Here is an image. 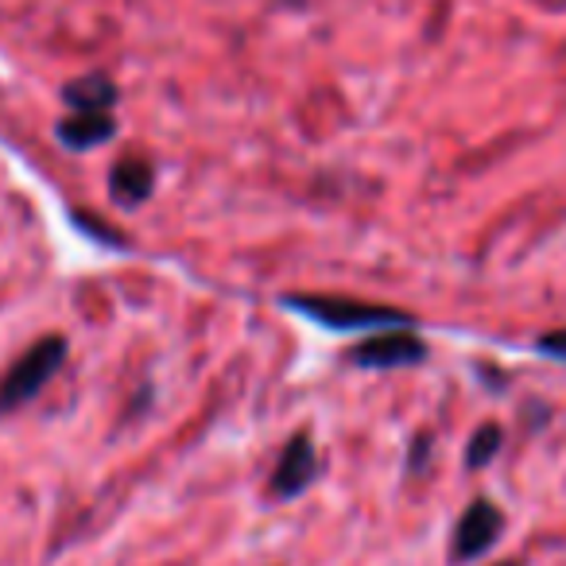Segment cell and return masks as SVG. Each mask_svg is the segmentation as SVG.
Here are the masks:
<instances>
[{
  "label": "cell",
  "instance_id": "9",
  "mask_svg": "<svg viewBox=\"0 0 566 566\" xmlns=\"http://www.w3.org/2000/svg\"><path fill=\"white\" fill-rule=\"evenodd\" d=\"M501 427L496 423H485L481 431H473L470 439V450H465V465L470 470H481V465H489L496 458V450H501Z\"/></svg>",
  "mask_w": 566,
  "mask_h": 566
},
{
  "label": "cell",
  "instance_id": "8",
  "mask_svg": "<svg viewBox=\"0 0 566 566\" xmlns=\"http://www.w3.org/2000/svg\"><path fill=\"white\" fill-rule=\"evenodd\" d=\"M151 182H156V171H151L144 159H120L109 175V190H113V202L120 206H140L148 202L151 195Z\"/></svg>",
  "mask_w": 566,
  "mask_h": 566
},
{
  "label": "cell",
  "instance_id": "5",
  "mask_svg": "<svg viewBox=\"0 0 566 566\" xmlns=\"http://www.w3.org/2000/svg\"><path fill=\"white\" fill-rule=\"evenodd\" d=\"M318 478V454H315V442L307 434L292 439L283 447L280 462L272 470V493L275 496H300L311 481Z\"/></svg>",
  "mask_w": 566,
  "mask_h": 566
},
{
  "label": "cell",
  "instance_id": "1",
  "mask_svg": "<svg viewBox=\"0 0 566 566\" xmlns=\"http://www.w3.org/2000/svg\"><path fill=\"white\" fill-rule=\"evenodd\" d=\"M66 361V338H43L12 365L4 377H0V416H9V411L24 408L28 400L43 392L51 385L59 369Z\"/></svg>",
  "mask_w": 566,
  "mask_h": 566
},
{
  "label": "cell",
  "instance_id": "6",
  "mask_svg": "<svg viewBox=\"0 0 566 566\" xmlns=\"http://www.w3.org/2000/svg\"><path fill=\"white\" fill-rule=\"evenodd\" d=\"M113 117L109 113H74V117L59 120V140L71 151H90L97 144L113 140Z\"/></svg>",
  "mask_w": 566,
  "mask_h": 566
},
{
  "label": "cell",
  "instance_id": "10",
  "mask_svg": "<svg viewBox=\"0 0 566 566\" xmlns=\"http://www.w3.org/2000/svg\"><path fill=\"white\" fill-rule=\"evenodd\" d=\"M539 349H543V354H551V357H558V361H566V331L539 338Z\"/></svg>",
  "mask_w": 566,
  "mask_h": 566
},
{
  "label": "cell",
  "instance_id": "11",
  "mask_svg": "<svg viewBox=\"0 0 566 566\" xmlns=\"http://www.w3.org/2000/svg\"><path fill=\"white\" fill-rule=\"evenodd\" d=\"M512 566H520V563H512Z\"/></svg>",
  "mask_w": 566,
  "mask_h": 566
},
{
  "label": "cell",
  "instance_id": "7",
  "mask_svg": "<svg viewBox=\"0 0 566 566\" xmlns=\"http://www.w3.org/2000/svg\"><path fill=\"white\" fill-rule=\"evenodd\" d=\"M63 102L74 113H109L113 102H117V86L105 74H82V78L63 86Z\"/></svg>",
  "mask_w": 566,
  "mask_h": 566
},
{
  "label": "cell",
  "instance_id": "3",
  "mask_svg": "<svg viewBox=\"0 0 566 566\" xmlns=\"http://www.w3.org/2000/svg\"><path fill=\"white\" fill-rule=\"evenodd\" d=\"M354 365L361 369H403V365H419L427 357V346L408 334V326H396V331H380L373 338H365L361 346H354Z\"/></svg>",
  "mask_w": 566,
  "mask_h": 566
},
{
  "label": "cell",
  "instance_id": "2",
  "mask_svg": "<svg viewBox=\"0 0 566 566\" xmlns=\"http://www.w3.org/2000/svg\"><path fill=\"white\" fill-rule=\"evenodd\" d=\"M287 307L331 326V331H396V326H408L403 311L373 307V303L361 300H338V295H292Z\"/></svg>",
  "mask_w": 566,
  "mask_h": 566
},
{
  "label": "cell",
  "instance_id": "4",
  "mask_svg": "<svg viewBox=\"0 0 566 566\" xmlns=\"http://www.w3.org/2000/svg\"><path fill=\"white\" fill-rule=\"evenodd\" d=\"M501 527H504V516H501L496 504L473 501L454 527V558L458 563H465V558H481L496 539H501Z\"/></svg>",
  "mask_w": 566,
  "mask_h": 566
}]
</instances>
